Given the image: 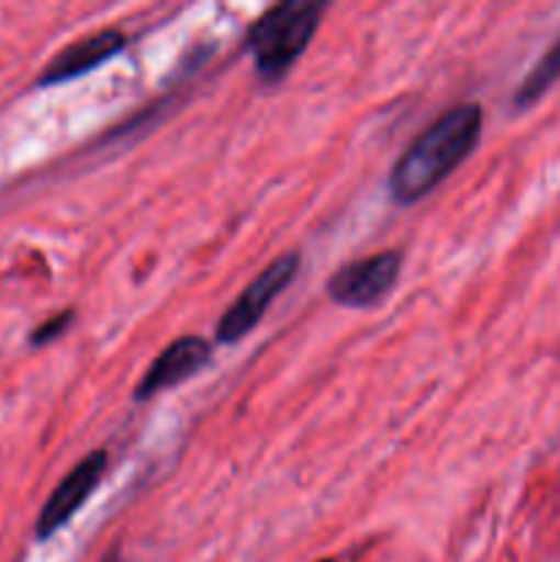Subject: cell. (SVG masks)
I'll return each instance as SVG.
<instances>
[{
    "mask_svg": "<svg viewBox=\"0 0 560 562\" xmlns=\"http://www.w3.org/2000/svg\"><path fill=\"white\" fill-rule=\"evenodd\" d=\"M483 126V110L478 104H459L428 124L406 146L390 170V195L401 206L417 203L434 187L443 184L478 146Z\"/></svg>",
    "mask_w": 560,
    "mask_h": 562,
    "instance_id": "6da1fadb",
    "label": "cell"
},
{
    "mask_svg": "<svg viewBox=\"0 0 560 562\" xmlns=\"http://www.w3.org/2000/svg\"><path fill=\"white\" fill-rule=\"evenodd\" d=\"M324 3L285 0L264 11L245 36V49L253 55L256 71L264 80H280L307 49L322 22Z\"/></svg>",
    "mask_w": 560,
    "mask_h": 562,
    "instance_id": "7a4b0ae2",
    "label": "cell"
},
{
    "mask_svg": "<svg viewBox=\"0 0 560 562\" xmlns=\"http://www.w3.org/2000/svg\"><path fill=\"white\" fill-rule=\"evenodd\" d=\"M296 269H300V252H285V256L275 258L239 296H236L234 305L223 313V318L217 322V340L220 344H236L245 335H250V329L267 316L269 305L275 302V296L280 291H285V285L294 280Z\"/></svg>",
    "mask_w": 560,
    "mask_h": 562,
    "instance_id": "3957f363",
    "label": "cell"
},
{
    "mask_svg": "<svg viewBox=\"0 0 560 562\" xmlns=\"http://www.w3.org/2000/svg\"><path fill=\"white\" fill-rule=\"evenodd\" d=\"M399 274L401 252L384 250L340 267L329 278L327 294L335 305L362 311V307H373L377 302H382L393 291V285L399 283Z\"/></svg>",
    "mask_w": 560,
    "mask_h": 562,
    "instance_id": "277c9868",
    "label": "cell"
},
{
    "mask_svg": "<svg viewBox=\"0 0 560 562\" xmlns=\"http://www.w3.org/2000/svg\"><path fill=\"white\" fill-rule=\"evenodd\" d=\"M104 470H108V453L104 450H93L88 453L64 481L58 483L49 499L44 503L42 514L36 519V538L38 541H47L55 532L64 530L71 519L77 516V510L91 499V494L97 492L99 481H102Z\"/></svg>",
    "mask_w": 560,
    "mask_h": 562,
    "instance_id": "5b68a950",
    "label": "cell"
},
{
    "mask_svg": "<svg viewBox=\"0 0 560 562\" xmlns=\"http://www.w3.org/2000/svg\"><path fill=\"white\" fill-rule=\"evenodd\" d=\"M209 362H212V346L198 338V335H184V338L165 346L163 355L148 366V371L143 373L135 387V398L148 401L154 395L165 393V390L179 387V384L198 376Z\"/></svg>",
    "mask_w": 560,
    "mask_h": 562,
    "instance_id": "8992f818",
    "label": "cell"
},
{
    "mask_svg": "<svg viewBox=\"0 0 560 562\" xmlns=\"http://www.w3.org/2000/svg\"><path fill=\"white\" fill-rule=\"evenodd\" d=\"M126 47L124 33L110 27V31H99L93 36L80 38V42L69 44L66 49H60L47 66H44L42 77L36 80L38 88H49V86H60V82L77 80V77L88 75L97 66H102L104 60L115 58L121 49Z\"/></svg>",
    "mask_w": 560,
    "mask_h": 562,
    "instance_id": "52a82bcc",
    "label": "cell"
},
{
    "mask_svg": "<svg viewBox=\"0 0 560 562\" xmlns=\"http://www.w3.org/2000/svg\"><path fill=\"white\" fill-rule=\"evenodd\" d=\"M558 77H560V38L541 55V58H538V64L533 66L530 75L519 82V88H516L514 93L516 108H530L533 102H538Z\"/></svg>",
    "mask_w": 560,
    "mask_h": 562,
    "instance_id": "ba28073f",
    "label": "cell"
},
{
    "mask_svg": "<svg viewBox=\"0 0 560 562\" xmlns=\"http://www.w3.org/2000/svg\"><path fill=\"white\" fill-rule=\"evenodd\" d=\"M75 322V311H64V313H55L53 318H47L44 324H38L31 335V346H47L53 344L55 338L66 333V327Z\"/></svg>",
    "mask_w": 560,
    "mask_h": 562,
    "instance_id": "9c48e42d",
    "label": "cell"
}]
</instances>
